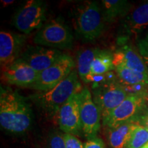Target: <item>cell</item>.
I'll use <instances>...</instances> for the list:
<instances>
[{
  "instance_id": "5b68a950",
  "label": "cell",
  "mask_w": 148,
  "mask_h": 148,
  "mask_svg": "<svg viewBox=\"0 0 148 148\" xmlns=\"http://www.w3.org/2000/svg\"><path fill=\"white\" fill-rule=\"evenodd\" d=\"M47 5L41 0H28L12 17V25L24 34L39 30L45 25Z\"/></svg>"
},
{
  "instance_id": "7402d4cb",
  "label": "cell",
  "mask_w": 148,
  "mask_h": 148,
  "mask_svg": "<svg viewBox=\"0 0 148 148\" xmlns=\"http://www.w3.org/2000/svg\"><path fill=\"white\" fill-rule=\"evenodd\" d=\"M49 148H66L63 134L55 132L49 138Z\"/></svg>"
},
{
  "instance_id": "3957f363",
  "label": "cell",
  "mask_w": 148,
  "mask_h": 148,
  "mask_svg": "<svg viewBox=\"0 0 148 148\" xmlns=\"http://www.w3.org/2000/svg\"><path fill=\"white\" fill-rule=\"evenodd\" d=\"M73 21L75 32L86 41L97 39L103 34L105 22L97 1H85L79 5Z\"/></svg>"
},
{
  "instance_id": "d4e9b609",
  "label": "cell",
  "mask_w": 148,
  "mask_h": 148,
  "mask_svg": "<svg viewBox=\"0 0 148 148\" xmlns=\"http://www.w3.org/2000/svg\"><path fill=\"white\" fill-rule=\"evenodd\" d=\"M84 148H105V144L102 139L96 136L86 140L84 144Z\"/></svg>"
},
{
  "instance_id": "f1b7e54d",
  "label": "cell",
  "mask_w": 148,
  "mask_h": 148,
  "mask_svg": "<svg viewBox=\"0 0 148 148\" xmlns=\"http://www.w3.org/2000/svg\"><path fill=\"white\" fill-rule=\"evenodd\" d=\"M142 148H148V143H147V144H146V145H144V146H143V147H142Z\"/></svg>"
},
{
  "instance_id": "ac0fdd59",
  "label": "cell",
  "mask_w": 148,
  "mask_h": 148,
  "mask_svg": "<svg viewBox=\"0 0 148 148\" xmlns=\"http://www.w3.org/2000/svg\"><path fill=\"white\" fill-rule=\"evenodd\" d=\"M100 49L97 48L84 49L78 53L77 58V71L79 77L84 82L88 83L92 81L90 71L91 64L95 57Z\"/></svg>"
},
{
  "instance_id": "5bb4252c",
  "label": "cell",
  "mask_w": 148,
  "mask_h": 148,
  "mask_svg": "<svg viewBox=\"0 0 148 148\" xmlns=\"http://www.w3.org/2000/svg\"><path fill=\"white\" fill-rule=\"evenodd\" d=\"M112 62L114 68L122 66L148 74L147 65L141 56L128 46L122 47L112 53Z\"/></svg>"
},
{
  "instance_id": "7a4b0ae2",
  "label": "cell",
  "mask_w": 148,
  "mask_h": 148,
  "mask_svg": "<svg viewBox=\"0 0 148 148\" xmlns=\"http://www.w3.org/2000/svg\"><path fill=\"white\" fill-rule=\"evenodd\" d=\"M78 77L77 70L74 69L55 87L47 91H38L30 95L31 99L46 113L58 114L62 105L72 95L82 89Z\"/></svg>"
},
{
  "instance_id": "4fadbf2b",
  "label": "cell",
  "mask_w": 148,
  "mask_h": 148,
  "mask_svg": "<svg viewBox=\"0 0 148 148\" xmlns=\"http://www.w3.org/2000/svg\"><path fill=\"white\" fill-rule=\"evenodd\" d=\"M39 73L22 61L17 60L3 69L2 76L7 84L28 88L36 82Z\"/></svg>"
},
{
  "instance_id": "8992f818",
  "label": "cell",
  "mask_w": 148,
  "mask_h": 148,
  "mask_svg": "<svg viewBox=\"0 0 148 148\" xmlns=\"http://www.w3.org/2000/svg\"><path fill=\"white\" fill-rule=\"evenodd\" d=\"M92 99L100 110L102 119L119 106L128 93L119 81L108 79L95 85Z\"/></svg>"
},
{
  "instance_id": "4316f807",
  "label": "cell",
  "mask_w": 148,
  "mask_h": 148,
  "mask_svg": "<svg viewBox=\"0 0 148 148\" xmlns=\"http://www.w3.org/2000/svg\"><path fill=\"white\" fill-rule=\"evenodd\" d=\"M14 0H3V1H1V3H2L3 8H5V7L12 4L14 3Z\"/></svg>"
},
{
  "instance_id": "9a60e30c",
  "label": "cell",
  "mask_w": 148,
  "mask_h": 148,
  "mask_svg": "<svg viewBox=\"0 0 148 148\" xmlns=\"http://www.w3.org/2000/svg\"><path fill=\"white\" fill-rule=\"evenodd\" d=\"M131 4L125 0H102L101 14L104 22L111 23L128 13Z\"/></svg>"
},
{
  "instance_id": "7c38bea8",
  "label": "cell",
  "mask_w": 148,
  "mask_h": 148,
  "mask_svg": "<svg viewBox=\"0 0 148 148\" xmlns=\"http://www.w3.org/2000/svg\"><path fill=\"white\" fill-rule=\"evenodd\" d=\"M63 53L58 49L42 46H29L27 47L18 60L25 62L38 73L52 65Z\"/></svg>"
},
{
  "instance_id": "ffe728a7",
  "label": "cell",
  "mask_w": 148,
  "mask_h": 148,
  "mask_svg": "<svg viewBox=\"0 0 148 148\" xmlns=\"http://www.w3.org/2000/svg\"><path fill=\"white\" fill-rule=\"evenodd\" d=\"M113 69L114 66L112 62V53L106 50H100L91 64L90 75L92 80L95 77L108 73Z\"/></svg>"
},
{
  "instance_id": "30bf717a",
  "label": "cell",
  "mask_w": 148,
  "mask_h": 148,
  "mask_svg": "<svg viewBox=\"0 0 148 148\" xmlns=\"http://www.w3.org/2000/svg\"><path fill=\"white\" fill-rule=\"evenodd\" d=\"M60 128L64 134L78 135L82 132L80 119V95L74 94L62 105L58 113Z\"/></svg>"
},
{
  "instance_id": "cb8c5ba5",
  "label": "cell",
  "mask_w": 148,
  "mask_h": 148,
  "mask_svg": "<svg viewBox=\"0 0 148 148\" xmlns=\"http://www.w3.org/2000/svg\"><path fill=\"white\" fill-rule=\"evenodd\" d=\"M138 47L141 57L145 58L146 62H148V32L145 38L138 41Z\"/></svg>"
},
{
  "instance_id": "6da1fadb",
  "label": "cell",
  "mask_w": 148,
  "mask_h": 148,
  "mask_svg": "<svg viewBox=\"0 0 148 148\" xmlns=\"http://www.w3.org/2000/svg\"><path fill=\"white\" fill-rule=\"evenodd\" d=\"M33 113L26 98L10 87L1 86L0 124L14 134H23L32 123Z\"/></svg>"
},
{
  "instance_id": "52a82bcc",
  "label": "cell",
  "mask_w": 148,
  "mask_h": 148,
  "mask_svg": "<svg viewBox=\"0 0 148 148\" xmlns=\"http://www.w3.org/2000/svg\"><path fill=\"white\" fill-rule=\"evenodd\" d=\"M75 63L72 57L63 55L52 65L39 73L38 78L29 88L37 91H47L55 87L75 69Z\"/></svg>"
},
{
  "instance_id": "9c48e42d",
  "label": "cell",
  "mask_w": 148,
  "mask_h": 148,
  "mask_svg": "<svg viewBox=\"0 0 148 148\" xmlns=\"http://www.w3.org/2000/svg\"><path fill=\"white\" fill-rule=\"evenodd\" d=\"M79 95L82 130L85 137L90 139L96 137L100 129L101 114L87 87L83 88Z\"/></svg>"
},
{
  "instance_id": "277c9868",
  "label": "cell",
  "mask_w": 148,
  "mask_h": 148,
  "mask_svg": "<svg viewBox=\"0 0 148 148\" xmlns=\"http://www.w3.org/2000/svg\"><path fill=\"white\" fill-rule=\"evenodd\" d=\"M73 41V36L69 27L59 18L45 23L33 38V42L37 45L58 50L71 48Z\"/></svg>"
},
{
  "instance_id": "d6986e66",
  "label": "cell",
  "mask_w": 148,
  "mask_h": 148,
  "mask_svg": "<svg viewBox=\"0 0 148 148\" xmlns=\"http://www.w3.org/2000/svg\"><path fill=\"white\" fill-rule=\"evenodd\" d=\"M119 82L123 86L146 85L148 86V74H145L127 68L117 66L114 68Z\"/></svg>"
},
{
  "instance_id": "484cf974",
  "label": "cell",
  "mask_w": 148,
  "mask_h": 148,
  "mask_svg": "<svg viewBox=\"0 0 148 148\" xmlns=\"http://www.w3.org/2000/svg\"><path fill=\"white\" fill-rule=\"evenodd\" d=\"M142 123H143V125L145 126L148 130V112L144 114V115L141 117Z\"/></svg>"
},
{
  "instance_id": "8fae6325",
  "label": "cell",
  "mask_w": 148,
  "mask_h": 148,
  "mask_svg": "<svg viewBox=\"0 0 148 148\" xmlns=\"http://www.w3.org/2000/svg\"><path fill=\"white\" fill-rule=\"evenodd\" d=\"M26 40L27 37L24 34L1 31L0 63L1 69H5L20 58L25 50Z\"/></svg>"
},
{
  "instance_id": "ba28073f",
  "label": "cell",
  "mask_w": 148,
  "mask_h": 148,
  "mask_svg": "<svg viewBox=\"0 0 148 148\" xmlns=\"http://www.w3.org/2000/svg\"><path fill=\"white\" fill-rule=\"evenodd\" d=\"M147 94H130L119 106L102 119L103 124L113 129L127 122L135 121L134 118L145 106Z\"/></svg>"
},
{
  "instance_id": "e0dca14e",
  "label": "cell",
  "mask_w": 148,
  "mask_h": 148,
  "mask_svg": "<svg viewBox=\"0 0 148 148\" xmlns=\"http://www.w3.org/2000/svg\"><path fill=\"white\" fill-rule=\"evenodd\" d=\"M125 25L133 34L148 26V1L136 7L125 18Z\"/></svg>"
},
{
  "instance_id": "2e32d148",
  "label": "cell",
  "mask_w": 148,
  "mask_h": 148,
  "mask_svg": "<svg viewBox=\"0 0 148 148\" xmlns=\"http://www.w3.org/2000/svg\"><path fill=\"white\" fill-rule=\"evenodd\" d=\"M138 123L136 121H129L119 125L115 128L110 129L108 140L112 148H125L130 139L136 125Z\"/></svg>"
},
{
  "instance_id": "83f0119b",
  "label": "cell",
  "mask_w": 148,
  "mask_h": 148,
  "mask_svg": "<svg viewBox=\"0 0 148 148\" xmlns=\"http://www.w3.org/2000/svg\"><path fill=\"white\" fill-rule=\"evenodd\" d=\"M145 101H147V103H148V93L147 94V95L145 96Z\"/></svg>"
},
{
  "instance_id": "44dd1931",
  "label": "cell",
  "mask_w": 148,
  "mask_h": 148,
  "mask_svg": "<svg viewBox=\"0 0 148 148\" xmlns=\"http://www.w3.org/2000/svg\"><path fill=\"white\" fill-rule=\"evenodd\" d=\"M148 143V130L143 125H136L125 148H142Z\"/></svg>"
},
{
  "instance_id": "603a6c76",
  "label": "cell",
  "mask_w": 148,
  "mask_h": 148,
  "mask_svg": "<svg viewBox=\"0 0 148 148\" xmlns=\"http://www.w3.org/2000/svg\"><path fill=\"white\" fill-rule=\"evenodd\" d=\"M66 148H84V145L76 136L72 134H64Z\"/></svg>"
}]
</instances>
